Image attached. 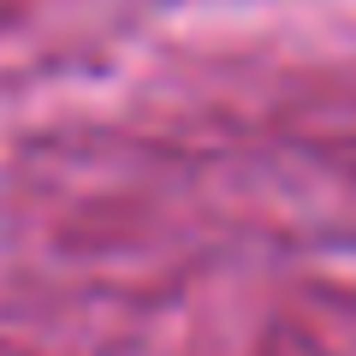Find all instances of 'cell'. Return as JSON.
<instances>
[]
</instances>
